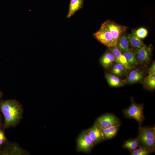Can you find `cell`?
I'll list each match as a JSON object with an SVG mask.
<instances>
[{
  "label": "cell",
  "instance_id": "6da1fadb",
  "mask_svg": "<svg viewBox=\"0 0 155 155\" xmlns=\"http://www.w3.org/2000/svg\"><path fill=\"white\" fill-rule=\"evenodd\" d=\"M0 111L4 118V129L15 127L19 124L23 117L24 108L21 103L16 99L1 100Z\"/></svg>",
  "mask_w": 155,
  "mask_h": 155
},
{
  "label": "cell",
  "instance_id": "7a4b0ae2",
  "mask_svg": "<svg viewBox=\"0 0 155 155\" xmlns=\"http://www.w3.org/2000/svg\"><path fill=\"white\" fill-rule=\"evenodd\" d=\"M29 154L17 143L10 142L7 140L0 146V155H27Z\"/></svg>",
  "mask_w": 155,
  "mask_h": 155
},
{
  "label": "cell",
  "instance_id": "3957f363",
  "mask_svg": "<svg viewBox=\"0 0 155 155\" xmlns=\"http://www.w3.org/2000/svg\"><path fill=\"white\" fill-rule=\"evenodd\" d=\"M123 112L125 117L135 119L140 124L144 120L143 107L142 105L133 102L129 107L123 110Z\"/></svg>",
  "mask_w": 155,
  "mask_h": 155
},
{
  "label": "cell",
  "instance_id": "277c9868",
  "mask_svg": "<svg viewBox=\"0 0 155 155\" xmlns=\"http://www.w3.org/2000/svg\"><path fill=\"white\" fill-rule=\"evenodd\" d=\"M94 35L99 42L109 48L117 46V42L106 28L101 26L100 28Z\"/></svg>",
  "mask_w": 155,
  "mask_h": 155
},
{
  "label": "cell",
  "instance_id": "5b68a950",
  "mask_svg": "<svg viewBox=\"0 0 155 155\" xmlns=\"http://www.w3.org/2000/svg\"><path fill=\"white\" fill-rule=\"evenodd\" d=\"M77 150L86 153L90 152L94 145L93 141L86 131H83L77 140Z\"/></svg>",
  "mask_w": 155,
  "mask_h": 155
},
{
  "label": "cell",
  "instance_id": "8992f818",
  "mask_svg": "<svg viewBox=\"0 0 155 155\" xmlns=\"http://www.w3.org/2000/svg\"><path fill=\"white\" fill-rule=\"evenodd\" d=\"M120 122L119 120L115 116L107 114L99 117L95 123L101 128H104L114 126H119Z\"/></svg>",
  "mask_w": 155,
  "mask_h": 155
},
{
  "label": "cell",
  "instance_id": "52a82bcc",
  "mask_svg": "<svg viewBox=\"0 0 155 155\" xmlns=\"http://www.w3.org/2000/svg\"><path fill=\"white\" fill-rule=\"evenodd\" d=\"M101 26L108 30L117 43L119 38L125 31L127 28L126 26L119 25L109 21L104 22Z\"/></svg>",
  "mask_w": 155,
  "mask_h": 155
},
{
  "label": "cell",
  "instance_id": "ba28073f",
  "mask_svg": "<svg viewBox=\"0 0 155 155\" xmlns=\"http://www.w3.org/2000/svg\"><path fill=\"white\" fill-rule=\"evenodd\" d=\"M134 52L138 63L143 64L149 61L151 52L150 46H147L145 45L140 48L135 49Z\"/></svg>",
  "mask_w": 155,
  "mask_h": 155
},
{
  "label": "cell",
  "instance_id": "9c48e42d",
  "mask_svg": "<svg viewBox=\"0 0 155 155\" xmlns=\"http://www.w3.org/2000/svg\"><path fill=\"white\" fill-rule=\"evenodd\" d=\"M95 145L105 140L101 128L96 123L86 131Z\"/></svg>",
  "mask_w": 155,
  "mask_h": 155
},
{
  "label": "cell",
  "instance_id": "30bf717a",
  "mask_svg": "<svg viewBox=\"0 0 155 155\" xmlns=\"http://www.w3.org/2000/svg\"><path fill=\"white\" fill-rule=\"evenodd\" d=\"M109 50L113 55L115 61L117 63L122 65L125 69H131L132 66L127 62L125 57L117 46L109 48Z\"/></svg>",
  "mask_w": 155,
  "mask_h": 155
},
{
  "label": "cell",
  "instance_id": "8fae6325",
  "mask_svg": "<svg viewBox=\"0 0 155 155\" xmlns=\"http://www.w3.org/2000/svg\"><path fill=\"white\" fill-rule=\"evenodd\" d=\"M140 133L138 138L139 142L146 140L155 138V128H140Z\"/></svg>",
  "mask_w": 155,
  "mask_h": 155
},
{
  "label": "cell",
  "instance_id": "7c38bea8",
  "mask_svg": "<svg viewBox=\"0 0 155 155\" xmlns=\"http://www.w3.org/2000/svg\"><path fill=\"white\" fill-rule=\"evenodd\" d=\"M84 0H70L69 10L67 17L69 18L82 8Z\"/></svg>",
  "mask_w": 155,
  "mask_h": 155
},
{
  "label": "cell",
  "instance_id": "4fadbf2b",
  "mask_svg": "<svg viewBox=\"0 0 155 155\" xmlns=\"http://www.w3.org/2000/svg\"><path fill=\"white\" fill-rule=\"evenodd\" d=\"M105 77L110 86L113 87H119L124 85L126 82L121 80L117 76L111 74L105 73Z\"/></svg>",
  "mask_w": 155,
  "mask_h": 155
},
{
  "label": "cell",
  "instance_id": "5bb4252c",
  "mask_svg": "<svg viewBox=\"0 0 155 155\" xmlns=\"http://www.w3.org/2000/svg\"><path fill=\"white\" fill-rule=\"evenodd\" d=\"M115 61L113 55L109 51L105 53L100 60L101 64L105 68L109 67Z\"/></svg>",
  "mask_w": 155,
  "mask_h": 155
},
{
  "label": "cell",
  "instance_id": "9a60e30c",
  "mask_svg": "<svg viewBox=\"0 0 155 155\" xmlns=\"http://www.w3.org/2000/svg\"><path fill=\"white\" fill-rule=\"evenodd\" d=\"M143 72L139 70H134L132 71L129 74L127 78L129 83L133 84L141 80L143 78Z\"/></svg>",
  "mask_w": 155,
  "mask_h": 155
},
{
  "label": "cell",
  "instance_id": "2e32d148",
  "mask_svg": "<svg viewBox=\"0 0 155 155\" xmlns=\"http://www.w3.org/2000/svg\"><path fill=\"white\" fill-rule=\"evenodd\" d=\"M127 38L129 44L135 49L140 48L145 45L141 39L136 36L134 32L128 35Z\"/></svg>",
  "mask_w": 155,
  "mask_h": 155
},
{
  "label": "cell",
  "instance_id": "e0dca14e",
  "mask_svg": "<svg viewBox=\"0 0 155 155\" xmlns=\"http://www.w3.org/2000/svg\"><path fill=\"white\" fill-rule=\"evenodd\" d=\"M117 47L122 53L129 49V43L127 36L125 34H122L119 38Z\"/></svg>",
  "mask_w": 155,
  "mask_h": 155
},
{
  "label": "cell",
  "instance_id": "ac0fdd59",
  "mask_svg": "<svg viewBox=\"0 0 155 155\" xmlns=\"http://www.w3.org/2000/svg\"><path fill=\"white\" fill-rule=\"evenodd\" d=\"M125 57L127 62L132 66L137 65L138 62L135 53L130 49L122 53Z\"/></svg>",
  "mask_w": 155,
  "mask_h": 155
},
{
  "label": "cell",
  "instance_id": "d6986e66",
  "mask_svg": "<svg viewBox=\"0 0 155 155\" xmlns=\"http://www.w3.org/2000/svg\"><path fill=\"white\" fill-rule=\"evenodd\" d=\"M119 126L116 125L109 127L101 128L105 140L111 139L116 135Z\"/></svg>",
  "mask_w": 155,
  "mask_h": 155
},
{
  "label": "cell",
  "instance_id": "ffe728a7",
  "mask_svg": "<svg viewBox=\"0 0 155 155\" xmlns=\"http://www.w3.org/2000/svg\"><path fill=\"white\" fill-rule=\"evenodd\" d=\"M139 144L138 138L130 139L125 142L123 144V147L131 151L136 149L138 146Z\"/></svg>",
  "mask_w": 155,
  "mask_h": 155
},
{
  "label": "cell",
  "instance_id": "44dd1931",
  "mask_svg": "<svg viewBox=\"0 0 155 155\" xmlns=\"http://www.w3.org/2000/svg\"><path fill=\"white\" fill-rule=\"evenodd\" d=\"M155 75H148L145 79L144 84L148 89L154 90L155 88Z\"/></svg>",
  "mask_w": 155,
  "mask_h": 155
},
{
  "label": "cell",
  "instance_id": "7402d4cb",
  "mask_svg": "<svg viewBox=\"0 0 155 155\" xmlns=\"http://www.w3.org/2000/svg\"><path fill=\"white\" fill-rule=\"evenodd\" d=\"M125 69L122 65L117 63L113 66L111 71L115 75L119 77L123 75Z\"/></svg>",
  "mask_w": 155,
  "mask_h": 155
},
{
  "label": "cell",
  "instance_id": "603a6c76",
  "mask_svg": "<svg viewBox=\"0 0 155 155\" xmlns=\"http://www.w3.org/2000/svg\"><path fill=\"white\" fill-rule=\"evenodd\" d=\"M152 152H153L150 149L142 146L130 151L131 155H147Z\"/></svg>",
  "mask_w": 155,
  "mask_h": 155
},
{
  "label": "cell",
  "instance_id": "cb8c5ba5",
  "mask_svg": "<svg viewBox=\"0 0 155 155\" xmlns=\"http://www.w3.org/2000/svg\"><path fill=\"white\" fill-rule=\"evenodd\" d=\"M134 32L136 36L141 39L145 38L148 34L147 29L143 27L139 28Z\"/></svg>",
  "mask_w": 155,
  "mask_h": 155
},
{
  "label": "cell",
  "instance_id": "d4e9b609",
  "mask_svg": "<svg viewBox=\"0 0 155 155\" xmlns=\"http://www.w3.org/2000/svg\"><path fill=\"white\" fill-rule=\"evenodd\" d=\"M3 129H0V146L2 145L7 140Z\"/></svg>",
  "mask_w": 155,
  "mask_h": 155
},
{
  "label": "cell",
  "instance_id": "484cf974",
  "mask_svg": "<svg viewBox=\"0 0 155 155\" xmlns=\"http://www.w3.org/2000/svg\"><path fill=\"white\" fill-rule=\"evenodd\" d=\"M149 75H155V61L153 62L152 65L148 70Z\"/></svg>",
  "mask_w": 155,
  "mask_h": 155
},
{
  "label": "cell",
  "instance_id": "4316f807",
  "mask_svg": "<svg viewBox=\"0 0 155 155\" xmlns=\"http://www.w3.org/2000/svg\"><path fill=\"white\" fill-rule=\"evenodd\" d=\"M3 123L2 116L0 113V129H3Z\"/></svg>",
  "mask_w": 155,
  "mask_h": 155
},
{
  "label": "cell",
  "instance_id": "83f0119b",
  "mask_svg": "<svg viewBox=\"0 0 155 155\" xmlns=\"http://www.w3.org/2000/svg\"><path fill=\"white\" fill-rule=\"evenodd\" d=\"M3 95L2 92L0 90V98L2 97Z\"/></svg>",
  "mask_w": 155,
  "mask_h": 155
}]
</instances>
